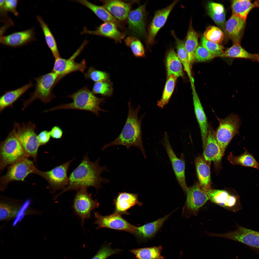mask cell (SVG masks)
I'll return each mask as SVG.
<instances>
[{
	"label": "cell",
	"instance_id": "6",
	"mask_svg": "<svg viewBox=\"0 0 259 259\" xmlns=\"http://www.w3.org/2000/svg\"><path fill=\"white\" fill-rule=\"evenodd\" d=\"M26 157L18 137L13 130L0 143V171L2 172L6 166Z\"/></svg>",
	"mask_w": 259,
	"mask_h": 259
},
{
	"label": "cell",
	"instance_id": "27",
	"mask_svg": "<svg viewBox=\"0 0 259 259\" xmlns=\"http://www.w3.org/2000/svg\"><path fill=\"white\" fill-rule=\"evenodd\" d=\"M203 156L197 157L195 160L197 173L199 185L203 190L211 188L210 163Z\"/></svg>",
	"mask_w": 259,
	"mask_h": 259
},
{
	"label": "cell",
	"instance_id": "13",
	"mask_svg": "<svg viewBox=\"0 0 259 259\" xmlns=\"http://www.w3.org/2000/svg\"><path fill=\"white\" fill-rule=\"evenodd\" d=\"M87 188H82L77 191L73 202V208L81 218L82 226L85 220L90 218L92 211L98 208L99 205L96 200L93 199L91 194L88 192Z\"/></svg>",
	"mask_w": 259,
	"mask_h": 259
},
{
	"label": "cell",
	"instance_id": "10",
	"mask_svg": "<svg viewBox=\"0 0 259 259\" xmlns=\"http://www.w3.org/2000/svg\"><path fill=\"white\" fill-rule=\"evenodd\" d=\"M88 43L85 40L81 46L69 58H63L60 57L55 59L52 71L58 76V82L64 77L72 72L80 71L84 73L87 66L85 60L83 59L81 62L77 63L75 61L78 56Z\"/></svg>",
	"mask_w": 259,
	"mask_h": 259
},
{
	"label": "cell",
	"instance_id": "39",
	"mask_svg": "<svg viewBox=\"0 0 259 259\" xmlns=\"http://www.w3.org/2000/svg\"><path fill=\"white\" fill-rule=\"evenodd\" d=\"M162 248L161 246L130 250L136 259H165L161 254Z\"/></svg>",
	"mask_w": 259,
	"mask_h": 259
},
{
	"label": "cell",
	"instance_id": "46",
	"mask_svg": "<svg viewBox=\"0 0 259 259\" xmlns=\"http://www.w3.org/2000/svg\"><path fill=\"white\" fill-rule=\"evenodd\" d=\"M195 60L199 62L205 61L217 57L202 46L198 47L195 52Z\"/></svg>",
	"mask_w": 259,
	"mask_h": 259
},
{
	"label": "cell",
	"instance_id": "44",
	"mask_svg": "<svg viewBox=\"0 0 259 259\" xmlns=\"http://www.w3.org/2000/svg\"><path fill=\"white\" fill-rule=\"evenodd\" d=\"M84 76L86 78L95 82L109 80V75L107 72L97 70L92 67L89 68L85 73Z\"/></svg>",
	"mask_w": 259,
	"mask_h": 259
},
{
	"label": "cell",
	"instance_id": "16",
	"mask_svg": "<svg viewBox=\"0 0 259 259\" xmlns=\"http://www.w3.org/2000/svg\"><path fill=\"white\" fill-rule=\"evenodd\" d=\"M96 219L94 224L98 225L97 229L106 228L124 231L133 234L136 226L124 219L121 215L112 213L103 216L98 212H94Z\"/></svg>",
	"mask_w": 259,
	"mask_h": 259
},
{
	"label": "cell",
	"instance_id": "9",
	"mask_svg": "<svg viewBox=\"0 0 259 259\" xmlns=\"http://www.w3.org/2000/svg\"><path fill=\"white\" fill-rule=\"evenodd\" d=\"M241 122L238 115L232 114L221 120L215 135L216 141L224 155L228 145L239 133Z\"/></svg>",
	"mask_w": 259,
	"mask_h": 259
},
{
	"label": "cell",
	"instance_id": "8",
	"mask_svg": "<svg viewBox=\"0 0 259 259\" xmlns=\"http://www.w3.org/2000/svg\"><path fill=\"white\" fill-rule=\"evenodd\" d=\"M72 159L57 166L51 170L42 171L37 169L35 174L44 178L48 183V188L52 193L63 190L69 184L68 171Z\"/></svg>",
	"mask_w": 259,
	"mask_h": 259
},
{
	"label": "cell",
	"instance_id": "47",
	"mask_svg": "<svg viewBox=\"0 0 259 259\" xmlns=\"http://www.w3.org/2000/svg\"><path fill=\"white\" fill-rule=\"evenodd\" d=\"M120 251L119 249H112L109 246H104L92 259H106L109 256L118 253Z\"/></svg>",
	"mask_w": 259,
	"mask_h": 259
},
{
	"label": "cell",
	"instance_id": "17",
	"mask_svg": "<svg viewBox=\"0 0 259 259\" xmlns=\"http://www.w3.org/2000/svg\"><path fill=\"white\" fill-rule=\"evenodd\" d=\"M146 4L131 11L126 21L129 33L137 38H143L146 35Z\"/></svg>",
	"mask_w": 259,
	"mask_h": 259
},
{
	"label": "cell",
	"instance_id": "25",
	"mask_svg": "<svg viewBox=\"0 0 259 259\" xmlns=\"http://www.w3.org/2000/svg\"><path fill=\"white\" fill-rule=\"evenodd\" d=\"M246 20L233 14L225 23V30L233 44L240 43L243 36Z\"/></svg>",
	"mask_w": 259,
	"mask_h": 259
},
{
	"label": "cell",
	"instance_id": "23",
	"mask_svg": "<svg viewBox=\"0 0 259 259\" xmlns=\"http://www.w3.org/2000/svg\"><path fill=\"white\" fill-rule=\"evenodd\" d=\"M203 147V156L205 159L211 163H219L223 155L216 139L215 133L208 127V135Z\"/></svg>",
	"mask_w": 259,
	"mask_h": 259
},
{
	"label": "cell",
	"instance_id": "18",
	"mask_svg": "<svg viewBox=\"0 0 259 259\" xmlns=\"http://www.w3.org/2000/svg\"><path fill=\"white\" fill-rule=\"evenodd\" d=\"M163 144L171 162L177 180L182 190L186 192L188 187L186 181L185 164L183 155H182L180 158L177 157L171 146L166 132L164 134Z\"/></svg>",
	"mask_w": 259,
	"mask_h": 259
},
{
	"label": "cell",
	"instance_id": "50",
	"mask_svg": "<svg viewBox=\"0 0 259 259\" xmlns=\"http://www.w3.org/2000/svg\"><path fill=\"white\" fill-rule=\"evenodd\" d=\"M50 131L51 137L53 138L60 139L63 136V130L59 126L56 125L53 126Z\"/></svg>",
	"mask_w": 259,
	"mask_h": 259
},
{
	"label": "cell",
	"instance_id": "41",
	"mask_svg": "<svg viewBox=\"0 0 259 259\" xmlns=\"http://www.w3.org/2000/svg\"><path fill=\"white\" fill-rule=\"evenodd\" d=\"M124 42L126 46L130 48L135 56L140 57L144 56V46L137 38L131 35L128 36L125 39Z\"/></svg>",
	"mask_w": 259,
	"mask_h": 259
},
{
	"label": "cell",
	"instance_id": "32",
	"mask_svg": "<svg viewBox=\"0 0 259 259\" xmlns=\"http://www.w3.org/2000/svg\"><path fill=\"white\" fill-rule=\"evenodd\" d=\"M231 3L232 14L246 20L251 11L259 6V2H253L250 0H234Z\"/></svg>",
	"mask_w": 259,
	"mask_h": 259
},
{
	"label": "cell",
	"instance_id": "15",
	"mask_svg": "<svg viewBox=\"0 0 259 259\" xmlns=\"http://www.w3.org/2000/svg\"><path fill=\"white\" fill-rule=\"evenodd\" d=\"M178 1L177 0H174L166 7L155 12L146 35V43L147 47L155 43L157 34L165 25L170 13Z\"/></svg>",
	"mask_w": 259,
	"mask_h": 259
},
{
	"label": "cell",
	"instance_id": "29",
	"mask_svg": "<svg viewBox=\"0 0 259 259\" xmlns=\"http://www.w3.org/2000/svg\"><path fill=\"white\" fill-rule=\"evenodd\" d=\"M171 33L175 41L177 55L188 76L192 87L194 86V80L192 73L191 67L185 47V42L176 36L173 31H171Z\"/></svg>",
	"mask_w": 259,
	"mask_h": 259
},
{
	"label": "cell",
	"instance_id": "51",
	"mask_svg": "<svg viewBox=\"0 0 259 259\" xmlns=\"http://www.w3.org/2000/svg\"><path fill=\"white\" fill-rule=\"evenodd\" d=\"M256 57L257 59V62L259 63V53H255Z\"/></svg>",
	"mask_w": 259,
	"mask_h": 259
},
{
	"label": "cell",
	"instance_id": "37",
	"mask_svg": "<svg viewBox=\"0 0 259 259\" xmlns=\"http://www.w3.org/2000/svg\"><path fill=\"white\" fill-rule=\"evenodd\" d=\"M207 8L210 17L218 25L225 28V13L224 6L222 4L213 2L207 4Z\"/></svg>",
	"mask_w": 259,
	"mask_h": 259
},
{
	"label": "cell",
	"instance_id": "4",
	"mask_svg": "<svg viewBox=\"0 0 259 259\" xmlns=\"http://www.w3.org/2000/svg\"><path fill=\"white\" fill-rule=\"evenodd\" d=\"M35 125L31 122L21 124L15 122L13 130L16 132L25 157H31L36 161L38 150L41 146L35 131Z\"/></svg>",
	"mask_w": 259,
	"mask_h": 259
},
{
	"label": "cell",
	"instance_id": "11",
	"mask_svg": "<svg viewBox=\"0 0 259 259\" xmlns=\"http://www.w3.org/2000/svg\"><path fill=\"white\" fill-rule=\"evenodd\" d=\"M185 193L186 199L182 208L181 215L187 218L192 215H196L200 208L209 199L204 191L200 188L198 182L188 187Z\"/></svg>",
	"mask_w": 259,
	"mask_h": 259
},
{
	"label": "cell",
	"instance_id": "42",
	"mask_svg": "<svg viewBox=\"0 0 259 259\" xmlns=\"http://www.w3.org/2000/svg\"><path fill=\"white\" fill-rule=\"evenodd\" d=\"M91 92L94 94L110 97L113 94L112 84L109 80L96 82L94 85Z\"/></svg>",
	"mask_w": 259,
	"mask_h": 259
},
{
	"label": "cell",
	"instance_id": "28",
	"mask_svg": "<svg viewBox=\"0 0 259 259\" xmlns=\"http://www.w3.org/2000/svg\"><path fill=\"white\" fill-rule=\"evenodd\" d=\"M33 85L30 81L28 84L14 90L6 91L0 98V112L6 108L12 107L13 104Z\"/></svg>",
	"mask_w": 259,
	"mask_h": 259
},
{
	"label": "cell",
	"instance_id": "30",
	"mask_svg": "<svg viewBox=\"0 0 259 259\" xmlns=\"http://www.w3.org/2000/svg\"><path fill=\"white\" fill-rule=\"evenodd\" d=\"M75 1L89 8L98 18L104 22H113L115 24L118 28H122L119 21L103 6L96 5L87 0H78Z\"/></svg>",
	"mask_w": 259,
	"mask_h": 259
},
{
	"label": "cell",
	"instance_id": "14",
	"mask_svg": "<svg viewBox=\"0 0 259 259\" xmlns=\"http://www.w3.org/2000/svg\"><path fill=\"white\" fill-rule=\"evenodd\" d=\"M212 202L222 207L235 212L242 208L239 196L231 194L224 190L211 188L203 190Z\"/></svg>",
	"mask_w": 259,
	"mask_h": 259
},
{
	"label": "cell",
	"instance_id": "52",
	"mask_svg": "<svg viewBox=\"0 0 259 259\" xmlns=\"http://www.w3.org/2000/svg\"><path fill=\"white\" fill-rule=\"evenodd\" d=\"M238 257L237 256H236L235 258V259H238Z\"/></svg>",
	"mask_w": 259,
	"mask_h": 259
},
{
	"label": "cell",
	"instance_id": "38",
	"mask_svg": "<svg viewBox=\"0 0 259 259\" xmlns=\"http://www.w3.org/2000/svg\"><path fill=\"white\" fill-rule=\"evenodd\" d=\"M37 21L42 31L46 43L55 59L60 57L56 41L48 25L40 16H37Z\"/></svg>",
	"mask_w": 259,
	"mask_h": 259
},
{
	"label": "cell",
	"instance_id": "1",
	"mask_svg": "<svg viewBox=\"0 0 259 259\" xmlns=\"http://www.w3.org/2000/svg\"><path fill=\"white\" fill-rule=\"evenodd\" d=\"M98 158L94 162H91L87 153L80 164L71 172L69 177L68 185L57 194L54 197L57 198L63 193L68 191H77L82 188L93 187L97 190L102 187V183H107L109 180L100 176L103 171H108L106 166L99 165Z\"/></svg>",
	"mask_w": 259,
	"mask_h": 259
},
{
	"label": "cell",
	"instance_id": "20",
	"mask_svg": "<svg viewBox=\"0 0 259 259\" xmlns=\"http://www.w3.org/2000/svg\"><path fill=\"white\" fill-rule=\"evenodd\" d=\"M118 28L114 23L111 22H104L94 30H89L84 27L81 34L102 36L112 39L116 42L121 43L124 38L125 34L121 32Z\"/></svg>",
	"mask_w": 259,
	"mask_h": 259
},
{
	"label": "cell",
	"instance_id": "26",
	"mask_svg": "<svg viewBox=\"0 0 259 259\" xmlns=\"http://www.w3.org/2000/svg\"><path fill=\"white\" fill-rule=\"evenodd\" d=\"M192 89L194 111L200 129L203 146L206 143L208 132L207 119L195 87Z\"/></svg>",
	"mask_w": 259,
	"mask_h": 259
},
{
	"label": "cell",
	"instance_id": "35",
	"mask_svg": "<svg viewBox=\"0 0 259 259\" xmlns=\"http://www.w3.org/2000/svg\"><path fill=\"white\" fill-rule=\"evenodd\" d=\"M232 58L243 59L257 62L255 53H251L243 47L240 43L233 44L224 51L220 56Z\"/></svg>",
	"mask_w": 259,
	"mask_h": 259
},
{
	"label": "cell",
	"instance_id": "21",
	"mask_svg": "<svg viewBox=\"0 0 259 259\" xmlns=\"http://www.w3.org/2000/svg\"><path fill=\"white\" fill-rule=\"evenodd\" d=\"M100 1L103 6L116 18L122 22L126 21L134 2H125L121 0H105Z\"/></svg>",
	"mask_w": 259,
	"mask_h": 259
},
{
	"label": "cell",
	"instance_id": "3",
	"mask_svg": "<svg viewBox=\"0 0 259 259\" xmlns=\"http://www.w3.org/2000/svg\"><path fill=\"white\" fill-rule=\"evenodd\" d=\"M68 97L72 100V102L60 105L46 110L44 112L57 110L75 109L91 112L98 116L100 115V112H107L100 106L102 103L105 102L106 99L97 97L86 86Z\"/></svg>",
	"mask_w": 259,
	"mask_h": 259
},
{
	"label": "cell",
	"instance_id": "22",
	"mask_svg": "<svg viewBox=\"0 0 259 259\" xmlns=\"http://www.w3.org/2000/svg\"><path fill=\"white\" fill-rule=\"evenodd\" d=\"M176 209L163 217L143 225L136 227L133 234L139 240L145 241L153 237L165 222Z\"/></svg>",
	"mask_w": 259,
	"mask_h": 259
},
{
	"label": "cell",
	"instance_id": "49",
	"mask_svg": "<svg viewBox=\"0 0 259 259\" xmlns=\"http://www.w3.org/2000/svg\"><path fill=\"white\" fill-rule=\"evenodd\" d=\"M51 136L50 131L44 130L37 135V138L41 146L45 144L50 141Z\"/></svg>",
	"mask_w": 259,
	"mask_h": 259
},
{
	"label": "cell",
	"instance_id": "5",
	"mask_svg": "<svg viewBox=\"0 0 259 259\" xmlns=\"http://www.w3.org/2000/svg\"><path fill=\"white\" fill-rule=\"evenodd\" d=\"M58 76L55 73L51 72L35 78V88L30 97L23 104L22 110H24L36 99H38L44 104L50 102L55 97L53 89L58 82Z\"/></svg>",
	"mask_w": 259,
	"mask_h": 259
},
{
	"label": "cell",
	"instance_id": "45",
	"mask_svg": "<svg viewBox=\"0 0 259 259\" xmlns=\"http://www.w3.org/2000/svg\"><path fill=\"white\" fill-rule=\"evenodd\" d=\"M202 46L217 57H220L224 51V47L219 44L208 41L203 37L201 40Z\"/></svg>",
	"mask_w": 259,
	"mask_h": 259
},
{
	"label": "cell",
	"instance_id": "48",
	"mask_svg": "<svg viewBox=\"0 0 259 259\" xmlns=\"http://www.w3.org/2000/svg\"><path fill=\"white\" fill-rule=\"evenodd\" d=\"M18 2L17 0H5L3 7L7 12H11L17 16L18 15L17 10Z\"/></svg>",
	"mask_w": 259,
	"mask_h": 259
},
{
	"label": "cell",
	"instance_id": "34",
	"mask_svg": "<svg viewBox=\"0 0 259 259\" xmlns=\"http://www.w3.org/2000/svg\"><path fill=\"white\" fill-rule=\"evenodd\" d=\"M198 45L197 34L193 29L191 21L185 42V45L191 67L195 60V54Z\"/></svg>",
	"mask_w": 259,
	"mask_h": 259
},
{
	"label": "cell",
	"instance_id": "33",
	"mask_svg": "<svg viewBox=\"0 0 259 259\" xmlns=\"http://www.w3.org/2000/svg\"><path fill=\"white\" fill-rule=\"evenodd\" d=\"M182 64L177 53L171 49L168 53L166 59V65L168 77L173 75L177 78L182 77L183 73Z\"/></svg>",
	"mask_w": 259,
	"mask_h": 259
},
{
	"label": "cell",
	"instance_id": "2",
	"mask_svg": "<svg viewBox=\"0 0 259 259\" xmlns=\"http://www.w3.org/2000/svg\"><path fill=\"white\" fill-rule=\"evenodd\" d=\"M128 113L125 124L119 135L114 140L102 147L103 150L109 147L116 145L125 146L128 149L132 146L136 147L141 152L144 157L146 158L145 152L142 142L141 124L145 115L144 114L139 117L138 114L141 109L138 105L134 108L131 102L128 103Z\"/></svg>",
	"mask_w": 259,
	"mask_h": 259
},
{
	"label": "cell",
	"instance_id": "36",
	"mask_svg": "<svg viewBox=\"0 0 259 259\" xmlns=\"http://www.w3.org/2000/svg\"><path fill=\"white\" fill-rule=\"evenodd\" d=\"M227 159L233 165L252 167L259 170V163L254 156L247 150L241 155L235 156L231 153Z\"/></svg>",
	"mask_w": 259,
	"mask_h": 259
},
{
	"label": "cell",
	"instance_id": "40",
	"mask_svg": "<svg viewBox=\"0 0 259 259\" xmlns=\"http://www.w3.org/2000/svg\"><path fill=\"white\" fill-rule=\"evenodd\" d=\"M177 78L173 75L168 77L161 98L157 102L159 108H163L168 103L174 91Z\"/></svg>",
	"mask_w": 259,
	"mask_h": 259
},
{
	"label": "cell",
	"instance_id": "12",
	"mask_svg": "<svg viewBox=\"0 0 259 259\" xmlns=\"http://www.w3.org/2000/svg\"><path fill=\"white\" fill-rule=\"evenodd\" d=\"M216 237L230 239L241 243L259 254V232L236 224L234 231L222 234H216Z\"/></svg>",
	"mask_w": 259,
	"mask_h": 259
},
{
	"label": "cell",
	"instance_id": "19",
	"mask_svg": "<svg viewBox=\"0 0 259 259\" xmlns=\"http://www.w3.org/2000/svg\"><path fill=\"white\" fill-rule=\"evenodd\" d=\"M34 29L14 32L6 35L0 36V43L4 45L16 47L25 45L35 39Z\"/></svg>",
	"mask_w": 259,
	"mask_h": 259
},
{
	"label": "cell",
	"instance_id": "7",
	"mask_svg": "<svg viewBox=\"0 0 259 259\" xmlns=\"http://www.w3.org/2000/svg\"><path fill=\"white\" fill-rule=\"evenodd\" d=\"M37 169L33 162L24 158L9 165L6 173L0 178V190L4 191L8 184L14 181H24L29 174L35 173Z\"/></svg>",
	"mask_w": 259,
	"mask_h": 259
},
{
	"label": "cell",
	"instance_id": "24",
	"mask_svg": "<svg viewBox=\"0 0 259 259\" xmlns=\"http://www.w3.org/2000/svg\"><path fill=\"white\" fill-rule=\"evenodd\" d=\"M114 204L115 209L113 213L120 215L129 214L127 210L135 205H142L137 194L126 192L119 193L114 200Z\"/></svg>",
	"mask_w": 259,
	"mask_h": 259
},
{
	"label": "cell",
	"instance_id": "31",
	"mask_svg": "<svg viewBox=\"0 0 259 259\" xmlns=\"http://www.w3.org/2000/svg\"><path fill=\"white\" fill-rule=\"evenodd\" d=\"M0 201V220H3L15 217L21 208L19 201L6 198Z\"/></svg>",
	"mask_w": 259,
	"mask_h": 259
},
{
	"label": "cell",
	"instance_id": "43",
	"mask_svg": "<svg viewBox=\"0 0 259 259\" xmlns=\"http://www.w3.org/2000/svg\"><path fill=\"white\" fill-rule=\"evenodd\" d=\"M203 37L208 41L219 44L223 40L224 34L219 28L210 26L207 28L204 33Z\"/></svg>",
	"mask_w": 259,
	"mask_h": 259
}]
</instances>
